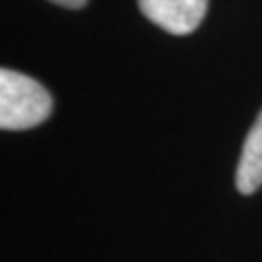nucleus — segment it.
<instances>
[{
    "label": "nucleus",
    "instance_id": "obj_1",
    "mask_svg": "<svg viewBox=\"0 0 262 262\" xmlns=\"http://www.w3.org/2000/svg\"><path fill=\"white\" fill-rule=\"evenodd\" d=\"M53 98L42 83L22 72H0V127L20 131L37 127L51 116Z\"/></svg>",
    "mask_w": 262,
    "mask_h": 262
},
{
    "label": "nucleus",
    "instance_id": "obj_2",
    "mask_svg": "<svg viewBox=\"0 0 262 262\" xmlns=\"http://www.w3.org/2000/svg\"><path fill=\"white\" fill-rule=\"evenodd\" d=\"M138 5L153 24L173 35L192 33L208 9V0H138Z\"/></svg>",
    "mask_w": 262,
    "mask_h": 262
},
{
    "label": "nucleus",
    "instance_id": "obj_3",
    "mask_svg": "<svg viewBox=\"0 0 262 262\" xmlns=\"http://www.w3.org/2000/svg\"><path fill=\"white\" fill-rule=\"evenodd\" d=\"M236 186L243 194L256 192L262 186V112L245 138L238 170H236Z\"/></svg>",
    "mask_w": 262,
    "mask_h": 262
},
{
    "label": "nucleus",
    "instance_id": "obj_4",
    "mask_svg": "<svg viewBox=\"0 0 262 262\" xmlns=\"http://www.w3.org/2000/svg\"><path fill=\"white\" fill-rule=\"evenodd\" d=\"M55 5H61V7H68V9H81L88 0H51Z\"/></svg>",
    "mask_w": 262,
    "mask_h": 262
}]
</instances>
